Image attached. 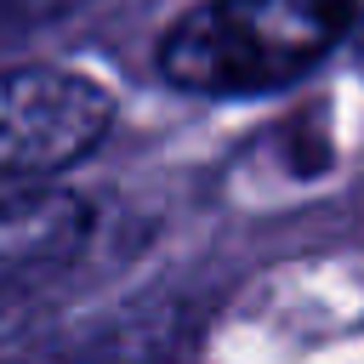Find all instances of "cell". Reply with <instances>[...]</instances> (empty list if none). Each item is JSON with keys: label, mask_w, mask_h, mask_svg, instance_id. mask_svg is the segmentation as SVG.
Segmentation results:
<instances>
[{"label": "cell", "mask_w": 364, "mask_h": 364, "mask_svg": "<svg viewBox=\"0 0 364 364\" xmlns=\"http://www.w3.org/2000/svg\"><path fill=\"white\" fill-rule=\"evenodd\" d=\"M114 125V91L63 63L0 68V188L51 182L102 148Z\"/></svg>", "instance_id": "2"}, {"label": "cell", "mask_w": 364, "mask_h": 364, "mask_svg": "<svg viewBox=\"0 0 364 364\" xmlns=\"http://www.w3.org/2000/svg\"><path fill=\"white\" fill-rule=\"evenodd\" d=\"M353 17L358 0H199L165 23L154 68L182 97H267L313 74Z\"/></svg>", "instance_id": "1"}, {"label": "cell", "mask_w": 364, "mask_h": 364, "mask_svg": "<svg viewBox=\"0 0 364 364\" xmlns=\"http://www.w3.org/2000/svg\"><path fill=\"white\" fill-rule=\"evenodd\" d=\"M23 318H28V290H0V341L17 336Z\"/></svg>", "instance_id": "4"}, {"label": "cell", "mask_w": 364, "mask_h": 364, "mask_svg": "<svg viewBox=\"0 0 364 364\" xmlns=\"http://www.w3.org/2000/svg\"><path fill=\"white\" fill-rule=\"evenodd\" d=\"M91 0H0V34L11 28H34V23H57L68 11H80Z\"/></svg>", "instance_id": "3"}]
</instances>
